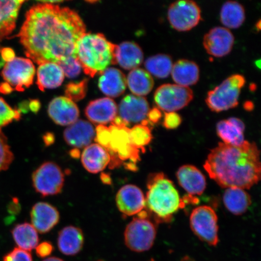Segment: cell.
Wrapping results in <instances>:
<instances>
[{"label": "cell", "mask_w": 261, "mask_h": 261, "mask_svg": "<svg viewBox=\"0 0 261 261\" xmlns=\"http://www.w3.org/2000/svg\"><path fill=\"white\" fill-rule=\"evenodd\" d=\"M223 203L227 210L236 215H241L247 212L252 204L249 194L244 189L227 188L223 195Z\"/></svg>", "instance_id": "obj_29"}, {"label": "cell", "mask_w": 261, "mask_h": 261, "mask_svg": "<svg viewBox=\"0 0 261 261\" xmlns=\"http://www.w3.org/2000/svg\"><path fill=\"white\" fill-rule=\"evenodd\" d=\"M84 237L81 228L70 226L62 229L58 234V246L62 253L74 256L83 249Z\"/></svg>", "instance_id": "obj_22"}, {"label": "cell", "mask_w": 261, "mask_h": 261, "mask_svg": "<svg viewBox=\"0 0 261 261\" xmlns=\"http://www.w3.org/2000/svg\"><path fill=\"white\" fill-rule=\"evenodd\" d=\"M156 227L146 218H136L128 224L124 233L126 246L136 252H143L152 247Z\"/></svg>", "instance_id": "obj_7"}, {"label": "cell", "mask_w": 261, "mask_h": 261, "mask_svg": "<svg viewBox=\"0 0 261 261\" xmlns=\"http://www.w3.org/2000/svg\"><path fill=\"white\" fill-rule=\"evenodd\" d=\"M85 34L86 25L76 12L41 2L29 10L18 37L26 56L40 65L73 56Z\"/></svg>", "instance_id": "obj_1"}, {"label": "cell", "mask_w": 261, "mask_h": 261, "mask_svg": "<svg viewBox=\"0 0 261 261\" xmlns=\"http://www.w3.org/2000/svg\"><path fill=\"white\" fill-rule=\"evenodd\" d=\"M35 68L29 59L15 58L6 63L2 71V76L14 90L23 91L34 81Z\"/></svg>", "instance_id": "obj_10"}, {"label": "cell", "mask_w": 261, "mask_h": 261, "mask_svg": "<svg viewBox=\"0 0 261 261\" xmlns=\"http://www.w3.org/2000/svg\"><path fill=\"white\" fill-rule=\"evenodd\" d=\"M14 159L8 139L0 130V172L7 170Z\"/></svg>", "instance_id": "obj_36"}, {"label": "cell", "mask_w": 261, "mask_h": 261, "mask_svg": "<svg viewBox=\"0 0 261 261\" xmlns=\"http://www.w3.org/2000/svg\"><path fill=\"white\" fill-rule=\"evenodd\" d=\"M110 160L107 150L97 143L86 147L81 155L84 168L91 174H97L104 170L110 164Z\"/></svg>", "instance_id": "obj_21"}, {"label": "cell", "mask_w": 261, "mask_h": 261, "mask_svg": "<svg viewBox=\"0 0 261 261\" xmlns=\"http://www.w3.org/2000/svg\"><path fill=\"white\" fill-rule=\"evenodd\" d=\"M162 116L161 110L158 108H154V109L150 110L148 115H147L149 121L154 123H158L159 120L161 119Z\"/></svg>", "instance_id": "obj_44"}, {"label": "cell", "mask_w": 261, "mask_h": 261, "mask_svg": "<svg viewBox=\"0 0 261 261\" xmlns=\"http://www.w3.org/2000/svg\"><path fill=\"white\" fill-rule=\"evenodd\" d=\"M14 90L8 83H3L0 84V93L8 94L12 92Z\"/></svg>", "instance_id": "obj_45"}, {"label": "cell", "mask_w": 261, "mask_h": 261, "mask_svg": "<svg viewBox=\"0 0 261 261\" xmlns=\"http://www.w3.org/2000/svg\"><path fill=\"white\" fill-rule=\"evenodd\" d=\"M20 117L19 111L12 109L3 98L0 97V130L14 120H19Z\"/></svg>", "instance_id": "obj_35"}, {"label": "cell", "mask_w": 261, "mask_h": 261, "mask_svg": "<svg viewBox=\"0 0 261 261\" xmlns=\"http://www.w3.org/2000/svg\"><path fill=\"white\" fill-rule=\"evenodd\" d=\"M117 46L103 34H85L77 41L73 56L79 61L85 73L94 77L102 73L110 64H116Z\"/></svg>", "instance_id": "obj_3"}, {"label": "cell", "mask_w": 261, "mask_h": 261, "mask_svg": "<svg viewBox=\"0 0 261 261\" xmlns=\"http://www.w3.org/2000/svg\"><path fill=\"white\" fill-rule=\"evenodd\" d=\"M171 73L176 84L187 87L197 84L200 78V69L197 64L187 60L176 62L172 65Z\"/></svg>", "instance_id": "obj_27"}, {"label": "cell", "mask_w": 261, "mask_h": 261, "mask_svg": "<svg viewBox=\"0 0 261 261\" xmlns=\"http://www.w3.org/2000/svg\"><path fill=\"white\" fill-rule=\"evenodd\" d=\"M53 250L54 247L50 243L43 242L36 247V253L39 257H45L50 255Z\"/></svg>", "instance_id": "obj_42"}, {"label": "cell", "mask_w": 261, "mask_h": 261, "mask_svg": "<svg viewBox=\"0 0 261 261\" xmlns=\"http://www.w3.org/2000/svg\"><path fill=\"white\" fill-rule=\"evenodd\" d=\"M127 84L125 75L114 68H107L101 75L99 87L102 92L110 97H118L124 93Z\"/></svg>", "instance_id": "obj_24"}, {"label": "cell", "mask_w": 261, "mask_h": 261, "mask_svg": "<svg viewBox=\"0 0 261 261\" xmlns=\"http://www.w3.org/2000/svg\"><path fill=\"white\" fill-rule=\"evenodd\" d=\"M204 168L222 188L249 189L260 179V151L255 143L246 140L240 146L220 143L208 155Z\"/></svg>", "instance_id": "obj_2"}, {"label": "cell", "mask_w": 261, "mask_h": 261, "mask_svg": "<svg viewBox=\"0 0 261 261\" xmlns=\"http://www.w3.org/2000/svg\"><path fill=\"white\" fill-rule=\"evenodd\" d=\"M12 233L18 248L28 252L36 249L40 241L38 231L28 223L16 225Z\"/></svg>", "instance_id": "obj_31"}, {"label": "cell", "mask_w": 261, "mask_h": 261, "mask_svg": "<svg viewBox=\"0 0 261 261\" xmlns=\"http://www.w3.org/2000/svg\"><path fill=\"white\" fill-rule=\"evenodd\" d=\"M115 57L116 64L124 69L133 70L138 68L143 60L142 48L135 42H124L117 45Z\"/></svg>", "instance_id": "obj_25"}, {"label": "cell", "mask_w": 261, "mask_h": 261, "mask_svg": "<svg viewBox=\"0 0 261 261\" xmlns=\"http://www.w3.org/2000/svg\"><path fill=\"white\" fill-rule=\"evenodd\" d=\"M172 61L168 55L158 54L148 58L145 61L146 71L158 78L167 77L171 73Z\"/></svg>", "instance_id": "obj_33"}, {"label": "cell", "mask_w": 261, "mask_h": 261, "mask_svg": "<svg viewBox=\"0 0 261 261\" xmlns=\"http://www.w3.org/2000/svg\"><path fill=\"white\" fill-rule=\"evenodd\" d=\"M110 138V132L109 127L99 125L96 128V141L97 144L106 149L109 148Z\"/></svg>", "instance_id": "obj_40"}, {"label": "cell", "mask_w": 261, "mask_h": 261, "mask_svg": "<svg viewBox=\"0 0 261 261\" xmlns=\"http://www.w3.org/2000/svg\"><path fill=\"white\" fill-rule=\"evenodd\" d=\"M63 70L57 63L41 64L37 71V85L41 91L60 86L64 80Z\"/></svg>", "instance_id": "obj_28"}, {"label": "cell", "mask_w": 261, "mask_h": 261, "mask_svg": "<svg viewBox=\"0 0 261 261\" xmlns=\"http://www.w3.org/2000/svg\"><path fill=\"white\" fill-rule=\"evenodd\" d=\"M24 1H0V41L12 34Z\"/></svg>", "instance_id": "obj_26"}, {"label": "cell", "mask_w": 261, "mask_h": 261, "mask_svg": "<svg viewBox=\"0 0 261 261\" xmlns=\"http://www.w3.org/2000/svg\"><path fill=\"white\" fill-rule=\"evenodd\" d=\"M246 83L242 75L233 74L208 91L205 102L212 112L219 113L236 107L241 90Z\"/></svg>", "instance_id": "obj_5"}, {"label": "cell", "mask_w": 261, "mask_h": 261, "mask_svg": "<svg viewBox=\"0 0 261 261\" xmlns=\"http://www.w3.org/2000/svg\"><path fill=\"white\" fill-rule=\"evenodd\" d=\"M0 54L6 63L12 61L15 58V51L9 47H2L0 49Z\"/></svg>", "instance_id": "obj_43"}, {"label": "cell", "mask_w": 261, "mask_h": 261, "mask_svg": "<svg viewBox=\"0 0 261 261\" xmlns=\"http://www.w3.org/2000/svg\"><path fill=\"white\" fill-rule=\"evenodd\" d=\"M54 136L52 134L47 133L44 136V140L45 145H50L54 142Z\"/></svg>", "instance_id": "obj_46"}, {"label": "cell", "mask_w": 261, "mask_h": 261, "mask_svg": "<svg viewBox=\"0 0 261 261\" xmlns=\"http://www.w3.org/2000/svg\"><path fill=\"white\" fill-rule=\"evenodd\" d=\"M64 180V174L62 169L51 162L42 163L32 174L35 190L44 197L61 193Z\"/></svg>", "instance_id": "obj_8"}, {"label": "cell", "mask_w": 261, "mask_h": 261, "mask_svg": "<svg viewBox=\"0 0 261 261\" xmlns=\"http://www.w3.org/2000/svg\"><path fill=\"white\" fill-rule=\"evenodd\" d=\"M234 36L228 29L216 27L204 35L203 45L208 54L221 58L230 53L234 44Z\"/></svg>", "instance_id": "obj_13"}, {"label": "cell", "mask_w": 261, "mask_h": 261, "mask_svg": "<svg viewBox=\"0 0 261 261\" xmlns=\"http://www.w3.org/2000/svg\"><path fill=\"white\" fill-rule=\"evenodd\" d=\"M246 19L245 10L239 3L228 1L224 3L220 12L222 24L227 28H240Z\"/></svg>", "instance_id": "obj_32"}, {"label": "cell", "mask_w": 261, "mask_h": 261, "mask_svg": "<svg viewBox=\"0 0 261 261\" xmlns=\"http://www.w3.org/2000/svg\"><path fill=\"white\" fill-rule=\"evenodd\" d=\"M190 88L177 84H164L156 90L154 100L159 109L166 113L175 112L184 109L193 99Z\"/></svg>", "instance_id": "obj_9"}, {"label": "cell", "mask_w": 261, "mask_h": 261, "mask_svg": "<svg viewBox=\"0 0 261 261\" xmlns=\"http://www.w3.org/2000/svg\"><path fill=\"white\" fill-rule=\"evenodd\" d=\"M110 132L109 146L107 149L109 154H114L120 161H129L136 164L139 161L140 150L130 143L129 128L125 126L112 125L109 127Z\"/></svg>", "instance_id": "obj_12"}, {"label": "cell", "mask_w": 261, "mask_h": 261, "mask_svg": "<svg viewBox=\"0 0 261 261\" xmlns=\"http://www.w3.org/2000/svg\"><path fill=\"white\" fill-rule=\"evenodd\" d=\"M181 122V117L177 113H165L163 126L168 129H174L180 125Z\"/></svg>", "instance_id": "obj_41"}, {"label": "cell", "mask_w": 261, "mask_h": 261, "mask_svg": "<svg viewBox=\"0 0 261 261\" xmlns=\"http://www.w3.org/2000/svg\"><path fill=\"white\" fill-rule=\"evenodd\" d=\"M3 261H33V259L30 252L19 248H15L6 254Z\"/></svg>", "instance_id": "obj_39"}, {"label": "cell", "mask_w": 261, "mask_h": 261, "mask_svg": "<svg viewBox=\"0 0 261 261\" xmlns=\"http://www.w3.org/2000/svg\"><path fill=\"white\" fill-rule=\"evenodd\" d=\"M95 135L93 126L85 120H77L65 129L64 139L68 145L75 148H86Z\"/></svg>", "instance_id": "obj_18"}, {"label": "cell", "mask_w": 261, "mask_h": 261, "mask_svg": "<svg viewBox=\"0 0 261 261\" xmlns=\"http://www.w3.org/2000/svg\"><path fill=\"white\" fill-rule=\"evenodd\" d=\"M63 70L64 75L68 77H75L81 71V65L76 58L71 56L57 63Z\"/></svg>", "instance_id": "obj_38"}, {"label": "cell", "mask_w": 261, "mask_h": 261, "mask_svg": "<svg viewBox=\"0 0 261 261\" xmlns=\"http://www.w3.org/2000/svg\"><path fill=\"white\" fill-rule=\"evenodd\" d=\"M126 84L135 96L142 97L151 92L154 83L151 75L148 71L136 68L129 73Z\"/></svg>", "instance_id": "obj_30"}, {"label": "cell", "mask_w": 261, "mask_h": 261, "mask_svg": "<svg viewBox=\"0 0 261 261\" xmlns=\"http://www.w3.org/2000/svg\"><path fill=\"white\" fill-rule=\"evenodd\" d=\"M256 28H257V29H258V30H260V20L256 24Z\"/></svg>", "instance_id": "obj_51"}, {"label": "cell", "mask_w": 261, "mask_h": 261, "mask_svg": "<svg viewBox=\"0 0 261 261\" xmlns=\"http://www.w3.org/2000/svg\"><path fill=\"white\" fill-rule=\"evenodd\" d=\"M190 226L199 239L211 246H217L218 237V217L216 212L208 205H201L192 212Z\"/></svg>", "instance_id": "obj_6"}, {"label": "cell", "mask_w": 261, "mask_h": 261, "mask_svg": "<svg viewBox=\"0 0 261 261\" xmlns=\"http://www.w3.org/2000/svg\"><path fill=\"white\" fill-rule=\"evenodd\" d=\"M168 18L175 30L188 31L201 20V10L197 3L190 0L175 2L169 6Z\"/></svg>", "instance_id": "obj_11"}, {"label": "cell", "mask_w": 261, "mask_h": 261, "mask_svg": "<svg viewBox=\"0 0 261 261\" xmlns=\"http://www.w3.org/2000/svg\"><path fill=\"white\" fill-rule=\"evenodd\" d=\"M117 107L114 100L105 97L91 102L87 106L86 114L90 121L103 125L112 122L116 118Z\"/></svg>", "instance_id": "obj_20"}, {"label": "cell", "mask_w": 261, "mask_h": 261, "mask_svg": "<svg viewBox=\"0 0 261 261\" xmlns=\"http://www.w3.org/2000/svg\"><path fill=\"white\" fill-rule=\"evenodd\" d=\"M129 138L130 143L135 148L144 150L152 139L151 130L148 126L139 124L129 129Z\"/></svg>", "instance_id": "obj_34"}, {"label": "cell", "mask_w": 261, "mask_h": 261, "mask_svg": "<svg viewBox=\"0 0 261 261\" xmlns=\"http://www.w3.org/2000/svg\"><path fill=\"white\" fill-rule=\"evenodd\" d=\"M147 186L145 207L159 219L169 220L182 204L175 185L163 173L159 172L150 176Z\"/></svg>", "instance_id": "obj_4"}, {"label": "cell", "mask_w": 261, "mask_h": 261, "mask_svg": "<svg viewBox=\"0 0 261 261\" xmlns=\"http://www.w3.org/2000/svg\"><path fill=\"white\" fill-rule=\"evenodd\" d=\"M149 111V103L145 97L128 95L120 103L119 117L127 126L130 123L144 121Z\"/></svg>", "instance_id": "obj_15"}, {"label": "cell", "mask_w": 261, "mask_h": 261, "mask_svg": "<svg viewBox=\"0 0 261 261\" xmlns=\"http://www.w3.org/2000/svg\"><path fill=\"white\" fill-rule=\"evenodd\" d=\"M87 91V81L84 80L78 83H70L65 90V94L68 99L80 100L86 96Z\"/></svg>", "instance_id": "obj_37"}, {"label": "cell", "mask_w": 261, "mask_h": 261, "mask_svg": "<svg viewBox=\"0 0 261 261\" xmlns=\"http://www.w3.org/2000/svg\"><path fill=\"white\" fill-rule=\"evenodd\" d=\"M101 179H102V180L104 184H111V178L109 177V176L102 174V175H101Z\"/></svg>", "instance_id": "obj_48"}, {"label": "cell", "mask_w": 261, "mask_h": 261, "mask_svg": "<svg viewBox=\"0 0 261 261\" xmlns=\"http://www.w3.org/2000/svg\"><path fill=\"white\" fill-rule=\"evenodd\" d=\"M48 113L50 118L61 126L71 125L77 121L80 115L76 104L67 97H58L52 100Z\"/></svg>", "instance_id": "obj_16"}, {"label": "cell", "mask_w": 261, "mask_h": 261, "mask_svg": "<svg viewBox=\"0 0 261 261\" xmlns=\"http://www.w3.org/2000/svg\"><path fill=\"white\" fill-rule=\"evenodd\" d=\"M177 178L179 185L192 195H201L206 188L204 175L194 166H181L177 172Z\"/></svg>", "instance_id": "obj_19"}, {"label": "cell", "mask_w": 261, "mask_h": 261, "mask_svg": "<svg viewBox=\"0 0 261 261\" xmlns=\"http://www.w3.org/2000/svg\"><path fill=\"white\" fill-rule=\"evenodd\" d=\"M31 110L33 112H37L40 108V103L38 100H32L29 105Z\"/></svg>", "instance_id": "obj_47"}, {"label": "cell", "mask_w": 261, "mask_h": 261, "mask_svg": "<svg viewBox=\"0 0 261 261\" xmlns=\"http://www.w3.org/2000/svg\"><path fill=\"white\" fill-rule=\"evenodd\" d=\"M31 217L32 226L41 233L50 231L60 218L57 208L44 202H40L33 206Z\"/></svg>", "instance_id": "obj_17"}, {"label": "cell", "mask_w": 261, "mask_h": 261, "mask_svg": "<svg viewBox=\"0 0 261 261\" xmlns=\"http://www.w3.org/2000/svg\"><path fill=\"white\" fill-rule=\"evenodd\" d=\"M149 261H155V260L153 259H151V260H149Z\"/></svg>", "instance_id": "obj_52"}, {"label": "cell", "mask_w": 261, "mask_h": 261, "mask_svg": "<svg viewBox=\"0 0 261 261\" xmlns=\"http://www.w3.org/2000/svg\"><path fill=\"white\" fill-rule=\"evenodd\" d=\"M244 108L247 111L252 110L253 109V103L251 102H247L244 104Z\"/></svg>", "instance_id": "obj_49"}, {"label": "cell", "mask_w": 261, "mask_h": 261, "mask_svg": "<svg viewBox=\"0 0 261 261\" xmlns=\"http://www.w3.org/2000/svg\"><path fill=\"white\" fill-rule=\"evenodd\" d=\"M43 261H64L63 259L58 258L57 257H50L48 258L44 259Z\"/></svg>", "instance_id": "obj_50"}, {"label": "cell", "mask_w": 261, "mask_h": 261, "mask_svg": "<svg viewBox=\"0 0 261 261\" xmlns=\"http://www.w3.org/2000/svg\"><path fill=\"white\" fill-rule=\"evenodd\" d=\"M244 123L236 117L221 120L217 126V135L223 143L233 146H240L244 142Z\"/></svg>", "instance_id": "obj_23"}, {"label": "cell", "mask_w": 261, "mask_h": 261, "mask_svg": "<svg viewBox=\"0 0 261 261\" xmlns=\"http://www.w3.org/2000/svg\"><path fill=\"white\" fill-rule=\"evenodd\" d=\"M116 205L120 212L127 216L140 213L145 207V198L138 187L127 185L120 189L116 198Z\"/></svg>", "instance_id": "obj_14"}]
</instances>
